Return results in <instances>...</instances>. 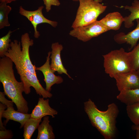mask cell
I'll return each instance as SVG.
<instances>
[{"mask_svg":"<svg viewBox=\"0 0 139 139\" xmlns=\"http://www.w3.org/2000/svg\"><path fill=\"white\" fill-rule=\"evenodd\" d=\"M136 21L137 25L133 30L127 34L121 32L116 34L114 37L115 41L119 44L126 43L131 45L130 49L135 47L139 40V19Z\"/></svg>","mask_w":139,"mask_h":139,"instance_id":"cell-13","label":"cell"},{"mask_svg":"<svg viewBox=\"0 0 139 139\" xmlns=\"http://www.w3.org/2000/svg\"><path fill=\"white\" fill-rule=\"evenodd\" d=\"M13 32L10 30L5 35L0 38V56L1 58L5 56V54L10 47L11 40L10 38Z\"/></svg>","mask_w":139,"mask_h":139,"instance_id":"cell-22","label":"cell"},{"mask_svg":"<svg viewBox=\"0 0 139 139\" xmlns=\"http://www.w3.org/2000/svg\"><path fill=\"white\" fill-rule=\"evenodd\" d=\"M51 51L48 53L45 63L40 67H36V70H39L43 73L44 77V81L46 83V90L50 92L51 87L55 84H59L63 81V78L60 76L55 75L50 67V56Z\"/></svg>","mask_w":139,"mask_h":139,"instance_id":"cell-9","label":"cell"},{"mask_svg":"<svg viewBox=\"0 0 139 139\" xmlns=\"http://www.w3.org/2000/svg\"><path fill=\"white\" fill-rule=\"evenodd\" d=\"M6 108L7 107L6 105L1 102L0 103V129L1 130H4L6 129L2 122V118L3 112Z\"/></svg>","mask_w":139,"mask_h":139,"instance_id":"cell-27","label":"cell"},{"mask_svg":"<svg viewBox=\"0 0 139 139\" xmlns=\"http://www.w3.org/2000/svg\"><path fill=\"white\" fill-rule=\"evenodd\" d=\"M113 78L116 80L117 86L120 92L139 88V75L136 71L117 74Z\"/></svg>","mask_w":139,"mask_h":139,"instance_id":"cell-8","label":"cell"},{"mask_svg":"<svg viewBox=\"0 0 139 139\" xmlns=\"http://www.w3.org/2000/svg\"><path fill=\"white\" fill-rule=\"evenodd\" d=\"M16 0H0L1 2L4 3L6 4L9 3L13 1H15Z\"/></svg>","mask_w":139,"mask_h":139,"instance_id":"cell-29","label":"cell"},{"mask_svg":"<svg viewBox=\"0 0 139 139\" xmlns=\"http://www.w3.org/2000/svg\"><path fill=\"white\" fill-rule=\"evenodd\" d=\"M136 138L137 139H139V130H136Z\"/></svg>","mask_w":139,"mask_h":139,"instance_id":"cell-30","label":"cell"},{"mask_svg":"<svg viewBox=\"0 0 139 139\" xmlns=\"http://www.w3.org/2000/svg\"><path fill=\"white\" fill-rule=\"evenodd\" d=\"M13 62L9 57L5 56L0 59V81L4 92L8 98L16 106L17 111L27 113L28 103L23 96L24 84L16 79L13 69Z\"/></svg>","mask_w":139,"mask_h":139,"instance_id":"cell-2","label":"cell"},{"mask_svg":"<svg viewBox=\"0 0 139 139\" xmlns=\"http://www.w3.org/2000/svg\"><path fill=\"white\" fill-rule=\"evenodd\" d=\"M126 112L134 124L139 125V102L126 106Z\"/></svg>","mask_w":139,"mask_h":139,"instance_id":"cell-21","label":"cell"},{"mask_svg":"<svg viewBox=\"0 0 139 139\" xmlns=\"http://www.w3.org/2000/svg\"><path fill=\"white\" fill-rule=\"evenodd\" d=\"M45 6L46 12H49L51 9L52 5L59 6L60 3L58 0H43Z\"/></svg>","mask_w":139,"mask_h":139,"instance_id":"cell-24","label":"cell"},{"mask_svg":"<svg viewBox=\"0 0 139 139\" xmlns=\"http://www.w3.org/2000/svg\"><path fill=\"white\" fill-rule=\"evenodd\" d=\"M13 136L11 130L6 129L0 131V139H9L12 138Z\"/></svg>","mask_w":139,"mask_h":139,"instance_id":"cell-25","label":"cell"},{"mask_svg":"<svg viewBox=\"0 0 139 139\" xmlns=\"http://www.w3.org/2000/svg\"><path fill=\"white\" fill-rule=\"evenodd\" d=\"M10 45V47L5 55L10 58L14 64L21 80L23 83L25 94L30 93V87H32L39 95L44 98H51L53 94L43 87L37 75L31 73L27 68L22 55L21 42L15 40L11 42Z\"/></svg>","mask_w":139,"mask_h":139,"instance_id":"cell-3","label":"cell"},{"mask_svg":"<svg viewBox=\"0 0 139 139\" xmlns=\"http://www.w3.org/2000/svg\"><path fill=\"white\" fill-rule=\"evenodd\" d=\"M12 10V8L7 4L1 2L0 3V29L10 26L8 21V16Z\"/></svg>","mask_w":139,"mask_h":139,"instance_id":"cell-20","label":"cell"},{"mask_svg":"<svg viewBox=\"0 0 139 139\" xmlns=\"http://www.w3.org/2000/svg\"><path fill=\"white\" fill-rule=\"evenodd\" d=\"M108 31L100 21L96 20L88 25L73 29L70 31L69 34L79 40L86 42Z\"/></svg>","mask_w":139,"mask_h":139,"instance_id":"cell-6","label":"cell"},{"mask_svg":"<svg viewBox=\"0 0 139 139\" xmlns=\"http://www.w3.org/2000/svg\"><path fill=\"white\" fill-rule=\"evenodd\" d=\"M116 98L117 99L126 106L139 102V88L120 91Z\"/></svg>","mask_w":139,"mask_h":139,"instance_id":"cell-16","label":"cell"},{"mask_svg":"<svg viewBox=\"0 0 139 139\" xmlns=\"http://www.w3.org/2000/svg\"><path fill=\"white\" fill-rule=\"evenodd\" d=\"M2 117L6 119L3 123L4 126L6 125L10 120H12L20 123V128H21L24 126L26 121L31 117V114L21 112L15 110L13 106H9L4 111Z\"/></svg>","mask_w":139,"mask_h":139,"instance_id":"cell-14","label":"cell"},{"mask_svg":"<svg viewBox=\"0 0 139 139\" xmlns=\"http://www.w3.org/2000/svg\"><path fill=\"white\" fill-rule=\"evenodd\" d=\"M101 0H79V5L72 27L75 28L97 20L106 10L107 6L100 3Z\"/></svg>","mask_w":139,"mask_h":139,"instance_id":"cell-5","label":"cell"},{"mask_svg":"<svg viewBox=\"0 0 139 139\" xmlns=\"http://www.w3.org/2000/svg\"><path fill=\"white\" fill-rule=\"evenodd\" d=\"M41 121V118L36 119L31 117L25 123L23 128V137L24 139H30L35 130Z\"/></svg>","mask_w":139,"mask_h":139,"instance_id":"cell-19","label":"cell"},{"mask_svg":"<svg viewBox=\"0 0 139 139\" xmlns=\"http://www.w3.org/2000/svg\"><path fill=\"white\" fill-rule=\"evenodd\" d=\"M124 7L125 10H128L131 12L128 16L124 17L125 27L130 28L134 25V21L139 19V1L134 0L131 6L126 5Z\"/></svg>","mask_w":139,"mask_h":139,"instance_id":"cell-18","label":"cell"},{"mask_svg":"<svg viewBox=\"0 0 139 139\" xmlns=\"http://www.w3.org/2000/svg\"><path fill=\"white\" fill-rule=\"evenodd\" d=\"M63 48L62 45L58 42L52 44V50L50 56L51 59L50 67L54 73L57 72L59 74H65L69 78L72 79L68 73L66 69L64 66L62 62L60 54Z\"/></svg>","mask_w":139,"mask_h":139,"instance_id":"cell-10","label":"cell"},{"mask_svg":"<svg viewBox=\"0 0 139 139\" xmlns=\"http://www.w3.org/2000/svg\"><path fill=\"white\" fill-rule=\"evenodd\" d=\"M84 108L92 125L95 127L105 139H113L116 133V118L119 113L117 105L112 103L107 110L101 111L98 109L90 99L84 103Z\"/></svg>","mask_w":139,"mask_h":139,"instance_id":"cell-1","label":"cell"},{"mask_svg":"<svg viewBox=\"0 0 139 139\" xmlns=\"http://www.w3.org/2000/svg\"><path fill=\"white\" fill-rule=\"evenodd\" d=\"M138 41V44L129 52L132 69L135 71L139 68V40Z\"/></svg>","mask_w":139,"mask_h":139,"instance_id":"cell-23","label":"cell"},{"mask_svg":"<svg viewBox=\"0 0 139 139\" xmlns=\"http://www.w3.org/2000/svg\"><path fill=\"white\" fill-rule=\"evenodd\" d=\"M5 94L4 92H0V101L2 103L6 105L7 107L9 106H13L14 102L12 101H9L5 97Z\"/></svg>","mask_w":139,"mask_h":139,"instance_id":"cell-26","label":"cell"},{"mask_svg":"<svg viewBox=\"0 0 139 139\" xmlns=\"http://www.w3.org/2000/svg\"><path fill=\"white\" fill-rule=\"evenodd\" d=\"M74 2H79V0H72Z\"/></svg>","mask_w":139,"mask_h":139,"instance_id":"cell-32","label":"cell"},{"mask_svg":"<svg viewBox=\"0 0 139 139\" xmlns=\"http://www.w3.org/2000/svg\"><path fill=\"white\" fill-rule=\"evenodd\" d=\"M44 98H40L36 106L31 114V117L39 119L47 115H50L52 118L58 114L57 111L51 108L49 103L48 99H44Z\"/></svg>","mask_w":139,"mask_h":139,"instance_id":"cell-12","label":"cell"},{"mask_svg":"<svg viewBox=\"0 0 139 139\" xmlns=\"http://www.w3.org/2000/svg\"><path fill=\"white\" fill-rule=\"evenodd\" d=\"M100 21L108 30H117L120 28L124 19L120 13L115 12L108 13Z\"/></svg>","mask_w":139,"mask_h":139,"instance_id":"cell-15","label":"cell"},{"mask_svg":"<svg viewBox=\"0 0 139 139\" xmlns=\"http://www.w3.org/2000/svg\"><path fill=\"white\" fill-rule=\"evenodd\" d=\"M131 128L132 130L133 131L139 130V125L134 124L132 126Z\"/></svg>","mask_w":139,"mask_h":139,"instance_id":"cell-28","label":"cell"},{"mask_svg":"<svg viewBox=\"0 0 139 139\" xmlns=\"http://www.w3.org/2000/svg\"><path fill=\"white\" fill-rule=\"evenodd\" d=\"M49 118L47 116L43 117V121L37 128L38 132L37 139L55 138L53 128L49 124Z\"/></svg>","mask_w":139,"mask_h":139,"instance_id":"cell-17","label":"cell"},{"mask_svg":"<svg viewBox=\"0 0 139 139\" xmlns=\"http://www.w3.org/2000/svg\"><path fill=\"white\" fill-rule=\"evenodd\" d=\"M44 8L43 6H41L37 10L30 11L25 10L22 6L19 7V13L26 18L32 25L34 29V36L35 38H38L40 35L39 32L37 29L38 25L47 23L54 28H56L58 25L57 22L49 20L44 16L42 13Z\"/></svg>","mask_w":139,"mask_h":139,"instance_id":"cell-7","label":"cell"},{"mask_svg":"<svg viewBox=\"0 0 139 139\" xmlns=\"http://www.w3.org/2000/svg\"><path fill=\"white\" fill-rule=\"evenodd\" d=\"M137 73H138V75H139V68L136 71Z\"/></svg>","mask_w":139,"mask_h":139,"instance_id":"cell-31","label":"cell"},{"mask_svg":"<svg viewBox=\"0 0 139 139\" xmlns=\"http://www.w3.org/2000/svg\"><path fill=\"white\" fill-rule=\"evenodd\" d=\"M21 42L22 55L25 64L30 72L37 75L35 69L36 67L32 64L29 54V48L33 45V40L30 39L28 33H25L22 35Z\"/></svg>","mask_w":139,"mask_h":139,"instance_id":"cell-11","label":"cell"},{"mask_svg":"<svg viewBox=\"0 0 139 139\" xmlns=\"http://www.w3.org/2000/svg\"><path fill=\"white\" fill-rule=\"evenodd\" d=\"M102 56L105 72L111 78L116 74L133 70L129 52L125 51L123 48L112 50Z\"/></svg>","mask_w":139,"mask_h":139,"instance_id":"cell-4","label":"cell"}]
</instances>
